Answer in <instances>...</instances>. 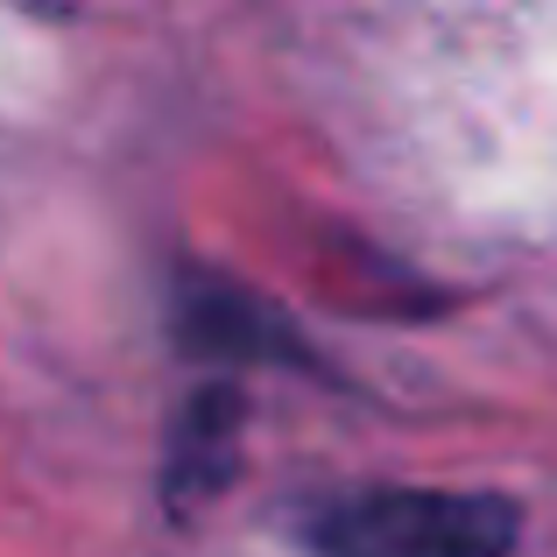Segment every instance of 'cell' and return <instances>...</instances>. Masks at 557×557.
Here are the masks:
<instances>
[{
	"mask_svg": "<svg viewBox=\"0 0 557 557\" xmlns=\"http://www.w3.org/2000/svg\"><path fill=\"white\" fill-rule=\"evenodd\" d=\"M516 502L451 487H360L311 516L318 557H508Z\"/></svg>",
	"mask_w": 557,
	"mask_h": 557,
	"instance_id": "obj_1",
	"label": "cell"
},
{
	"mask_svg": "<svg viewBox=\"0 0 557 557\" xmlns=\"http://www.w3.org/2000/svg\"><path fill=\"white\" fill-rule=\"evenodd\" d=\"M240 388L212 381V388L190 395V409L177 417V437H170V466H163V494L177 516H190L198 502H219L240 466Z\"/></svg>",
	"mask_w": 557,
	"mask_h": 557,
	"instance_id": "obj_2",
	"label": "cell"
},
{
	"mask_svg": "<svg viewBox=\"0 0 557 557\" xmlns=\"http://www.w3.org/2000/svg\"><path fill=\"white\" fill-rule=\"evenodd\" d=\"M184 304H190V311H184L190 346H212V354H255V360L275 346L269 339L275 318L261 311V304H247L233 283H205V275H198V283L184 289Z\"/></svg>",
	"mask_w": 557,
	"mask_h": 557,
	"instance_id": "obj_3",
	"label": "cell"
}]
</instances>
